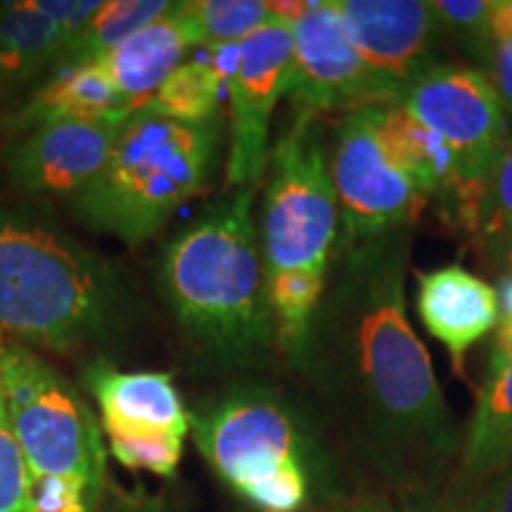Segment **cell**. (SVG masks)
Returning <instances> with one entry per match:
<instances>
[{
    "label": "cell",
    "mask_w": 512,
    "mask_h": 512,
    "mask_svg": "<svg viewBox=\"0 0 512 512\" xmlns=\"http://www.w3.org/2000/svg\"><path fill=\"white\" fill-rule=\"evenodd\" d=\"M413 228L337 247L335 283L297 363L349 408L358 439L392 477L444 463L460 444L432 358L406 313Z\"/></svg>",
    "instance_id": "6da1fadb"
},
{
    "label": "cell",
    "mask_w": 512,
    "mask_h": 512,
    "mask_svg": "<svg viewBox=\"0 0 512 512\" xmlns=\"http://www.w3.org/2000/svg\"><path fill=\"white\" fill-rule=\"evenodd\" d=\"M128 117L60 119L17 133L5 169L19 190L34 195H79L110 162Z\"/></svg>",
    "instance_id": "7c38bea8"
},
{
    "label": "cell",
    "mask_w": 512,
    "mask_h": 512,
    "mask_svg": "<svg viewBox=\"0 0 512 512\" xmlns=\"http://www.w3.org/2000/svg\"><path fill=\"white\" fill-rule=\"evenodd\" d=\"M494 5L496 0H437L430 3L434 29L437 34L451 36L479 60L491 41L489 27Z\"/></svg>",
    "instance_id": "4316f807"
},
{
    "label": "cell",
    "mask_w": 512,
    "mask_h": 512,
    "mask_svg": "<svg viewBox=\"0 0 512 512\" xmlns=\"http://www.w3.org/2000/svg\"><path fill=\"white\" fill-rule=\"evenodd\" d=\"M496 273H501V275H512V249H510L508 254L503 256L501 264H498V268H496Z\"/></svg>",
    "instance_id": "8d00e7d4"
},
{
    "label": "cell",
    "mask_w": 512,
    "mask_h": 512,
    "mask_svg": "<svg viewBox=\"0 0 512 512\" xmlns=\"http://www.w3.org/2000/svg\"><path fill=\"white\" fill-rule=\"evenodd\" d=\"M110 512H178L164 496L147 494L145 489L124 491L119 486H110Z\"/></svg>",
    "instance_id": "1f68e13d"
},
{
    "label": "cell",
    "mask_w": 512,
    "mask_h": 512,
    "mask_svg": "<svg viewBox=\"0 0 512 512\" xmlns=\"http://www.w3.org/2000/svg\"><path fill=\"white\" fill-rule=\"evenodd\" d=\"M171 8L174 3H166V0H107L86 24V29L60 50L53 74L98 62L102 55L166 15Z\"/></svg>",
    "instance_id": "44dd1931"
},
{
    "label": "cell",
    "mask_w": 512,
    "mask_h": 512,
    "mask_svg": "<svg viewBox=\"0 0 512 512\" xmlns=\"http://www.w3.org/2000/svg\"><path fill=\"white\" fill-rule=\"evenodd\" d=\"M181 8L183 3H174L166 15L136 31L98 60L136 112L143 110L162 83L181 67L188 50L195 48Z\"/></svg>",
    "instance_id": "2e32d148"
},
{
    "label": "cell",
    "mask_w": 512,
    "mask_h": 512,
    "mask_svg": "<svg viewBox=\"0 0 512 512\" xmlns=\"http://www.w3.org/2000/svg\"><path fill=\"white\" fill-rule=\"evenodd\" d=\"M399 105L444 140L465 181H486L512 136L496 88L475 67L434 62L403 88Z\"/></svg>",
    "instance_id": "9c48e42d"
},
{
    "label": "cell",
    "mask_w": 512,
    "mask_h": 512,
    "mask_svg": "<svg viewBox=\"0 0 512 512\" xmlns=\"http://www.w3.org/2000/svg\"><path fill=\"white\" fill-rule=\"evenodd\" d=\"M290 67L292 24L273 19L238 43V53L226 79L230 95L226 185L230 190L249 188L264 176L273 112L287 93Z\"/></svg>",
    "instance_id": "8fae6325"
},
{
    "label": "cell",
    "mask_w": 512,
    "mask_h": 512,
    "mask_svg": "<svg viewBox=\"0 0 512 512\" xmlns=\"http://www.w3.org/2000/svg\"><path fill=\"white\" fill-rule=\"evenodd\" d=\"M418 316L434 339L444 344L458 375L465 373V356L479 339L498 325V292L484 278L458 264L415 273Z\"/></svg>",
    "instance_id": "5bb4252c"
},
{
    "label": "cell",
    "mask_w": 512,
    "mask_h": 512,
    "mask_svg": "<svg viewBox=\"0 0 512 512\" xmlns=\"http://www.w3.org/2000/svg\"><path fill=\"white\" fill-rule=\"evenodd\" d=\"M34 508L36 512H93V498L81 479L36 477Z\"/></svg>",
    "instance_id": "f1b7e54d"
},
{
    "label": "cell",
    "mask_w": 512,
    "mask_h": 512,
    "mask_svg": "<svg viewBox=\"0 0 512 512\" xmlns=\"http://www.w3.org/2000/svg\"><path fill=\"white\" fill-rule=\"evenodd\" d=\"M5 339L0 337V401H3V366H5Z\"/></svg>",
    "instance_id": "74e56055"
},
{
    "label": "cell",
    "mask_w": 512,
    "mask_h": 512,
    "mask_svg": "<svg viewBox=\"0 0 512 512\" xmlns=\"http://www.w3.org/2000/svg\"><path fill=\"white\" fill-rule=\"evenodd\" d=\"M330 174L342 219L337 247L413 228L427 204V197L384 152L370 107L339 121L330 147Z\"/></svg>",
    "instance_id": "ba28073f"
},
{
    "label": "cell",
    "mask_w": 512,
    "mask_h": 512,
    "mask_svg": "<svg viewBox=\"0 0 512 512\" xmlns=\"http://www.w3.org/2000/svg\"><path fill=\"white\" fill-rule=\"evenodd\" d=\"M475 512H512V463L475 498Z\"/></svg>",
    "instance_id": "d6a6232c"
},
{
    "label": "cell",
    "mask_w": 512,
    "mask_h": 512,
    "mask_svg": "<svg viewBox=\"0 0 512 512\" xmlns=\"http://www.w3.org/2000/svg\"><path fill=\"white\" fill-rule=\"evenodd\" d=\"M335 512H394V508L384 496H363Z\"/></svg>",
    "instance_id": "d590c367"
},
{
    "label": "cell",
    "mask_w": 512,
    "mask_h": 512,
    "mask_svg": "<svg viewBox=\"0 0 512 512\" xmlns=\"http://www.w3.org/2000/svg\"><path fill=\"white\" fill-rule=\"evenodd\" d=\"M477 498V496H475ZM475 498H467L463 496H444L439 501L418 505V508H408L406 512H475Z\"/></svg>",
    "instance_id": "e575fe53"
},
{
    "label": "cell",
    "mask_w": 512,
    "mask_h": 512,
    "mask_svg": "<svg viewBox=\"0 0 512 512\" xmlns=\"http://www.w3.org/2000/svg\"><path fill=\"white\" fill-rule=\"evenodd\" d=\"M482 72L489 76L508 117L512 119V41H491L479 55Z\"/></svg>",
    "instance_id": "4dcf8cb0"
},
{
    "label": "cell",
    "mask_w": 512,
    "mask_h": 512,
    "mask_svg": "<svg viewBox=\"0 0 512 512\" xmlns=\"http://www.w3.org/2000/svg\"><path fill=\"white\" fill-rule=\"evenodd\" d=\"M31 5L62 31L64 46H67L72 38H76L83 29H86V24L91 22L95 12L100 10L102 0H81V3L79 0H76V3L74 0H31Z\"/></svg>",
    "instance_id": "f546056e"
},
{
    "label": "cell",
    "mask_w": 512,
    "mask_h": 512,
    "mask_svg": "<svg viewBox=\"0 0 512 512\" xmlns=\"http://www.w3.org/2000/svg\"><path fill=\"white\" fill-rule=\"evenodd\" d=\"M62 46V31L31 3L0 5V95L53 72Z\"/></svg>",
    "instance_id": "d6986e66"
},
{
    "label": "cell",
    "mask_w": 512,
    "mask_h": 512,
    "mask_svg": "<svg viewBox=\"0 0 512 512\" xmlns=\"http://www.w3.org/2000/svg\"><path fill=\"white\" fill-rule=\"evenodd\" d=\"M370 114L384 152L427 200L460 181L456 159L444 140L420 124L406 107H370Z\"/></svg>",
    "instance_id": "ac0fdd59"
},
{
    "label": "cell",
    "mask_w": 512,
    "mask_h": 512,
    "mask_svg": "<svg viewBox=\"0 0 512 512\" xmlns=\"http://www.w3.org/2000/svg\"><path fill=\"white\" fill-rule=\"evenodd\" d=\"M358 55L377 79L403 93L432 62L437 29L430 3L418 0H335Z\"/></svg>",
    "instance_id": "4fadbf2b"
},
{
    "label": "cell",
    "mask_w": 512,
    "mask_h": 512,
    "mask_svg": "<svg viewBox=\"0 0 512 512\" xmlns=\"http://www.w3.org/2000/svg\"><path fill=\"white\" fill-rule=\"evenodd\" d=\"M190 432L211 470L240 498L302 465V437L290 408L271 389L240 384L190 415Z\"/></svg>",
    "instance_id": "52a82bcc"
},
{
    "label": "cell",
    "mask_w": 512,
    "mask_h": 512,
    "mask_svg": "<svg viewBox=\"0 0 512 512\" xmlns=\"http://www.w3.org/2000/svg\"><path fill=\"white\" fill-rule=\"evenodd\" d=\"M3 403L34 479H81L98 505L107 486V453L86 401L41 356L8 342Z\"/></svg>",
    "instance_id": "8992f818"
},
{
    "label": "cell",
    "mask_w": 512,
    "mask_h": 512,
    "mask_svg": "<svg viewBox=\"0 0 512 512\" xmlns=\"http://www.w3.org/2000/svg\"><path fill=\"white\" fill-rule=\"evenodd\" d=\"M254 195L249 185L211 204L162 256L166 302L209 366H256L278 344Z\"/></svg>",
    "instance_id": "7a4b0ae2"
},
{
    "label": "cell",
    "mask_w": 512,
    "mask_h": 512,
    "mask_svg": "<svg viewBox=\"0 0 512 512\" xmlns=\"http://www.w3.org/2000/svg\"><path fill=\"white\" fill-rule=\"evenodd\" d=\"M110 451L128 470H147L157 477H174L183 456V437L162 430L110 434Z\"/></svg>",
    "instance_id": "484cf974"
},
{
    "label": "cell",
    "mask_w": 512,
    "mask_h": 512,
    "mask_svg": "<svg viewBox=\"0 0 512 512\" xmlns=\"http://www.w3.org/2000/svg\"><path fill=\"white\" fill-rule=\"evenodd\" d=\"M0 512H36L34 475L0 401Z\"/></svg>",
    "instance_id": "83f0119b"
},
{
    "label": "cell",
    "mask_w": 512,
    "mask_h": 512,
    "mask_svg": "<svg viewBox=\"0 0 512 512\" xmlns=\"http://www.w3.org/2000/svg\"><path fill=\"white\" fill-rule=\"evenodd\" d=\"M219 152V121L181 124L150 110L133 112L110 162L74 197L76 216L136 247L169 216L209 188Z\"/></svg>",
    "instance_id": "277c9868"
},
{
    "label": "cell",
    "mask_w": 512,
    "mask_h": 512,
    "mask_svg": "<svg viewBox=\"0 0 512 512\" xmlns=\"http://www.w3.org/2000/svg\"><path fill=\"white\" fill-rule=\"evenodd\" d=\"M512 463V366L484 375L477 408L463 441V472L467 479L501 475Z\"/></svg>",
    "instance_id": "ffe728a7"
},
{
    "label": "cell",
    "mask_w": 512,
    "mask_h": 512,
    "mask_svg": "<svg viewBox=\"0 0 512 512\" xmlns=\"http://www.w3.org/2000/svg\"><path fill=\"white\" fill-rule=\"evenodd\" d=\"M226 74L214 60L183 62L174 74L152 95L145 110L181 124H209L219 110V93Z\"/></svg>",
    "instance_id": "603a6c76"
},
{
    "label": "cell",
    "mask_w": 512,
    "mask_h": 512,
    "mask_svg": "<svg viewBox=\"0 0 512 512\" xmlns=\"http://www.w3.org/2000/svg\"><path fill=\"white\" fill-rule=\"evenodd\" d=\"M294 114L318 117L399 105L401 93L370 72L330 3H309L292 24V67L287 81Z\"/></svg>",
    "instance_id": "30bf717a"
},
{
    "label": "cell",
    "mask_w": 512,
    "mask_h": 512,
    "mask_svg": "<svg viewBox=\"0 0 512 512\" xmlns=\"http://www.w3.org/2000/svg\"><path fill=\"white\" fill-rule=\"evenodd\" d=\"M86 382L100 406L107 437L119 432L162 430L185 437L190 413L169 373H121L105 363L88 368Z\"/></svg>",
    "instance_id": "9a60e30c"
},
{
    "label": "cell",
    "mask_w": 512,
    "mask_h": 512,
    "mask_svg": "<svg viewBox=\"0 0 512 512\" xmlns=\"http://www.w3.org/2000/svg\"><path fill=\"white\" fill-rule=\"evenodd\" d=\"M325 271L294 268L268 273V304H271L278 344L294 361L309 337L313 316L325 290Z\"/></svg>",
    "instance_id": "7402d4cb"
},
{
    "label": "cell",
    "mask_w": 512,
    "mask_h": 512,
    "mask_svg": "<svg viewBox=\"0 0 512 512\" xmlns=\"http://www.w3.org/2000/svg\"><path fill=\"white\" fill-rule=\"evenodd\" d=\"M318 117L294 114L268 155L261 211L266 271L316 268L328 273L339 242V202Z\"/></svg>",
    "instance_id": "5b68a950"
},
{
    "label": "cell",
    "mask_w": 512,
    "mask_h": 512,
    "mask_svg": "<svg viewBox=\"0 0 512 512\" xmlns=\"http://www.w3.org/2000/svg\"><path fill=\"white\" fill-rule=\"evenodd\" d=\"M117 316V287L76 242L0 209V332L67 349L100 337Z\"/></svg>",
    "instance_id": "3957f363"
},
{
    "label": "cell",
    "mask_w": 512,
    "mask_h": 512,
    "mask_svg": "<svg viewBox=\"0 0 512 512\" xmlns=\"http://www.w3.org/2000/svg\"><path fill=\"white\" fill-rule=\"evenodd\" d=\"M472 247L491 271L512 249V136L484 181L482 214Z\"/></svg>",
    "instance_id": "d4e9b609"
},
{
    "label": "cell",
    "mask_w": 512,
    "mask_h": 512,
    "mask_svg": "<svg viewBox=\"0 0 512 512\" xmlns=\"http://www.w3.org/2000/svg\"><path fill=\"white\" fill-rule=\"evenodd\" d=\"M136 112L110 76L98 62L81 64L67 72L53 74L46 86H41L5 121L12 133H24L46 121L60 119H110L131 117Z\"/></svg>",
    "instance_id": "e0dca14e"
},
{
    "label": "cell",
    "mask_w": 512,
    "mask_h": 512,
    "mask_svg": "<svg viewBox=\"0 0 512 512\" xmlns=\"http://www.w3.org/2000/svg\"><path fill=\"white\" fill-rule=\"evenodd\" d=\"M489 34L491 41H512V0H496Z\"/></svg>",
    "instance_id": "836d02e7"
},
{
    "label": "cell",
    "mask_w": 512,
    "mask_h": 512,
    "mask_svg": "<svg viewBox=\"0 0 512 512\" xmlns=\"http://www.w3.org/2000/svg\"><path fill=\"white\" fill-rule=\"evenodd\" d=\"M181 10L192 46L207 50L238 46L273 22L268 3L261 0H195Z\"/></svg>",
    "instance_id": "cb8c5ba5"
}]
</instances>
